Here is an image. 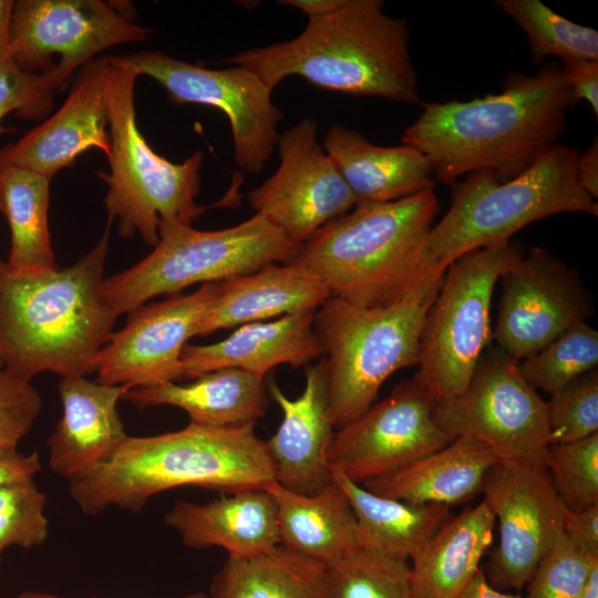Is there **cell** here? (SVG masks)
<instances>
[{"instance_id": "7a4b0ae2", "label": "cell", "mask_w": 598, "mask_h": 598, "mask_svg": "<svg viewBox=\"0 0 598 598\" xmlns=\"http://www.w3.org/2000/svg\"><path fill=\"white\" fill-rule=\"evenodd\" d=\"M109 219L96 245L64 269H17L0 259V369L30 381L96 370L118 317L104 296Z\"/></svg>"}, {"instance_id": "9a60e30c", "label": "cell", "mask_w": 598, "mask_h": 598, "mask_svg": "<svg viewBox=\"0 0 598 598\" xmlns=\"http://www.w3.org/2000/svg\"><path fill=\"white\" fill-rule=\"evenodd\" d=\"M493 338L520 361L592 315V299L576 270L540 247L518 251L502 272Z\"/></svg>"}, {"instance_id": "3957f363", "label": "cell", "mask_w": 598, "mask_h": 598, "mask_svg": "<svg viewBox=\"0 0 598 598\" xmlns=\"http://www.w3.org/2000/svg\"><path fill=\"white\" fill-rule=\"evenodd\" d=\"M439 212L434 189L357 204L319 228L289 264L318 278L332 297L360 307L436 293L446 267L431 254L427 239Z\"/></svg>"}, {"instance_id": "bcb514c9", "label": "cell", "mask_w": 598, "mask_h": 598, "mask_svg": "<svg viewBox=\"0 0 598 598\" xmlns=\"http://www.w3.org/2000/svg\"><path fill=\"white\" fill-rule=\"evenodd\" d=\"M458 598H525L520 595L505 592L493 587L486 579L483 567H480L474 578Z\"/></svg>"}, {"instance_id": "83f0119b", "label": "cell", "mask_w": 598, "mask_h": 598, "mask_svg": "<svg viewBox=\"0 0 598 598\" xmlns=\"http://www.w3.org/2000/svg\"><path fill=\"white\" fill-rule=\"evenodd\" d=\"M277 508L279 545L328 566L361 548L357 520L342 489L332 483L313 495L267 485Z\"/></svg>"}, {"instance_id": "277c9868", "label": "cell", "mask_w": 598, "mask_h": 598, "mask_svg": "<svg viewBox=\"0 0 598 598\" xmlns=\"http://www.w3.org/2000/svg\"><path fill=\"white\" fill-rule=\"evenodd\" d=\"M383 8L381 0H344L328 14L308 18L298 37L221 62L248 69L271 91L286 78L299 76L323 90L417 104L408 22Z\"/></svg>"}, {"instance_id": "ffe728a7", "label": "cell", "mask_w": 598, "mask_h": 598, "mask_svg": "<svg viewBox=\"0 0 598 598\" xmlns=\"http://www.w3.org/2000/svg\"><path fill=\"white\" fill-rule=\"evenodd\" d=\"M302 393L288 398L274 381L268 394L282 413L276 433L266 447L275 468V481L282 487L313 495L332 483L328 451L336 429L329 408L328 370L324 357L305 370Z\"/></svg>"}, {"instance_id": "7402d4cb", "label": "cell", "mask_w": 598, "mask_h": 598, "mask_svg": "<svg viewBox=\"0 0 598 598\" xmlns=\"http://www.w3.org/2000/svg\"><path fill=\"white\" fill-rule=\"evenodd\" d=\"M315 311L287 315L274 321L239 326L230 336L210 344H185L182 380L233 368L265 377L279 364L305 367L323 355L313 329Z\"/></svg>"}, {"instance_id": "6da1fadb", "label": "cell", "mask_w": 598, "mask_h": 598, "mask_svg": "<svg viewBox=\"0 0 598 598\" xmlns=\"http://www.w3.org/2000/svg\"><path fill=\"white\" fill-rule=\"evenodd\" d=\"M573 106L561 68L551 61L534 75L509 73L497 94L423 102L401 143L426 157L440 183L484 169L507 181L557 143Z\"/></svg>"}, {"instance_id": "52a82bcc", "label": "cell", "mask_w": 598, "mask_h": 598, "mask_svg": "<svg viewBox=\"0 0 598 598\" xmlns=\"http://www.w3.org/2000/svg\"><path fill=\"white\" fill-rule=\"evenodd\" d=\"M138 76L124 55H109L110 172L97 176L109 186L104 205L109 219L117 220L118 235L138 234L155 247L162 226L192 225L205 210L196 203L204 153L172 163L152 150L136 123Z\"/></svg>"}, {"instance_id": "44dd1931", "label": "cell", "mask_w": 598, "mask_h": 598, "mask_svg": "<svg viewBox=\"0 0 598 598\" xmlns=\"http://www.w3.org/2000/svg\"><path fill=\"white\" fill-rule=\"evenodd\" d=\"M127 390L84 377L62 378L58 385L62 416L47 441L53 472L70 481L106 460L121 445L127 434L117 403Z\"/></svg>"}, {"instance_id": "f6af8a7d", "label": "cell", "mask_w": 598, "mask_h": 598, "mask_svg": "<svg viewBox=\"0 0 598 598\" xmlns=\"http://www.w3.org/2000/svg\"><path fill=\"white\" fill-rule=\"evenodd\" d=\"M577 176L580 186L594 198L598 196V140L594 138L590 147L579 154Z\"/></svg>"}, {"instance_id": "d6986e66", "label": "cell", "mask_w": 598, "mask_h": 598, "mask_svg": "<svg viewBox=\"0 0 598 598\" xmlns=\"http://www.w3.org/2000/svg\"><path fill=\"white\" fill-rule=\"evenodd\" d=\"M109 55L85 63L61 107L14 143L0 146V166L52 178L90 148L110 152Z\"/></svg>"}, {"instance_id": "8fae6325", "label": "cell", "mask_w": 598, "mask_h": 598, "mask_svg": "<svg viewBox=\"0 0 598 598\" xmlns=\"http://www.w3.org/2000/svg\"><path fill=\"white\" fill-rule=\"evenodd\" d=\"M152 34L111 1L13 0L10 60L21 71L45 74L59 91L100 52L147 41Z\"/></svg>"}, {"instance_id": "e0dca14e", "label": "cell", "mask_w": 598, "mask_h": 598, "mask_svg": "<svg viewBox=\"0 0 598 598\" xmlns=\"http://www.w3.org/2000/svg\"><path fill=\"white\" fill-rule=\"evenodd\" d=\"M433 412V403L413 379L400 382L336 430L329 468L362 485L445 446L454 439L439 426Z\"/></svg>"}, {"instance_id": "e575fe53", "label": "cell", "mask_w": 598, "mask_h": 598, "mask_svg": "<svg viewBox=\"0 0 598 598\" xmlns=\"http://www.w3.org/2000/svg\"><path fill=\"white\" fill-rule=\"evenodd\" d=\"M597 364L598 332L587 322L574 324L539 352L518 361L526 382L549 394L596 370Z\"/></svg>"}, {"instance_id": "60d3db41", "label": "cell", "mask_w": 598, "mask_h": 598, "mask_svg": "<svg viewBox=\"0 0 598 598\" xmlns=\"http://www.w3.org/2000/svg\"><path fill=\"white\" fill-rule=\"evenodd\" d=\"M41 406V396L30 381L0 369V450L17 448Z\"/></svg>"}, {"instance_id": "603a6c76", "label": "cell", "mask_w": 598, "mask_h": 598, "mask_svg": "<svg viewBox=\"0 0 598 598\" xmlns=\"http://www.w3.org/2000/svg\"><path fill=\"white\" fill-rule=\"evenodd\" d=\"M329 297L328 288L310 272L292 264H271L217 282L196 336L316 311Z\"/></svg>"}, {"instance_id": "f907efd6", "label": "cell", "mask_w": 598, "mask_h": 598, "mask_svg": "<svg viewBox=\"0 0 598 598\" xmlns=\"http://www.w3.org/2000/svg\"><path fill=\"white\" fill-rule=\"evenodd\" d=\"M14 598H62L52 594L25 591Z\"/></svg>"}, {"instance_id": "7c38bea8", "label": "cell", "mask_w": 598, "mask_h": 598, "mask_svg": "<svg viewBox=\"0 0 598 598\" xmlns=\"http://www.w3.org/2000/svg\"><path fill=\"white\" fill-rule=\"evenodd\" d=\"M434 420L453 439L473 437L501 461L544 462L549 444L547 404L501 349L481 358L467 389L434 408Z\"/></svg>"}, {"instance_id": "484cf974", "label": "cell", "mask_w": 598, "mask_h": 598, "mask_svg": "<svg viewBox=\"0 0 598 598\" xmlns=\"http://www.w3.org/2000/svg\"><path fill=\"white\" fill-rule=\"evenodd\" d=\"M499 457L484 443L458 436L399 470L362 484L385 497L452 506L470 501Z\"/></svg>"}, {"instance_id": "ac0fdd59", "label": "cell", "mask_w": 598, "mask_h": 598, "mask_svg": "<svg viewBox=\"0 0 598 598\" xmlns=\"http://www.w3.org/2000/svg\"><path fill=\"white\" fill-rule=\"evenodd\" d=\"M216 283L130 311L125 326L99 353L96 382L133 389L181 381L183 349L196 336Z\"/></svg>"}, {"instance_id": "836d02e7", "label": "cell", "mask_w": 598, "mask_h": 598, "mask_svg": "<svg viewBox=\"0 0 598 598\" xmlns=\"http://www.w3.org/2000/svg\"><path fill=\"white\" fill-rule=\"evenodd\" d=\"M326 598H412L408 561L360 548L324 566Z\"/></svg>"}, {"instance_id": "d4e9b609", "label": "cell", "mask_w": 598, "mask_h": 598, "mask_svg": "<svg viewBox=\"0 0 598 598\" xmlns=\"http://www.w3.org/2000/svg\"><path fill=\"white\" fill-rule=\"evenodd\" d=\"M321 145L357 204L394 202L434 189L429 161L410 146H379L339 123L328 128Z\"/></svg>"}, {"instance_id": "5bb4252c", "label": "cell", "mask_w": 598, "mask_h": 598, "mask_svg": "<svg viewBox=\"0 0 598 598\" xmlns=\"http://www.w3.org/2000/svg\"><path fill=\"white\" fill-rule=\"evenodd\" d=\"M481 493L499 530L484 575L499 590H519L564 535L569 511L544 462L501 461L488 471Z\"/></svg>"}, {"instance_id": "ab89813d", "label": "cell", "mask_w": 598, "mask_h": 598, "mask_svg": "<svg viewBox=\"0 0 598 598\" xmlns=\"http://www.w3.org/2000/svg\"><path fill=\"white\" fill-rule=\"evenodd\" d=\"M55 92L45 74L21 71L11 61L1 64L0 134L12 131L2 123L9 113L23 120L47 117L53 109Z\"/></svg>"}, {"instance_id": "7dc6e473", "label": "cell", "mask_w": 598, "mask_h": 598, "mask_svg": "<svg viewBox=\"0 0 598 598\" xmlns=\"http://www.w3.org/2000/svg\"><path fill=\"white\" fill-rule=\"evenodd\" d=\"M344 0H282L279 3L302 11L307 18L328 14L338 9Z\"/></svg>"}, {"instance_id": "5b68a950", "label": "cell", "mask_w": 598, "mask_h": 598, "mask_svg": "<svg viewBox=\"0 0 598 598\" xmlns=\"http://www.w3.org/2000/svg\"><path fill=\"white\" fill-rule=\"evenodd\" d=\"M256 423L213 427L188 423L154 436H126L103 462L69 481L80 508L96 515L109 506L140 511L148 499L181 486L229 494L265 488L275 468Z\"/></svg>"}, {"instance_id": "f546056e", "label": "cell", "mask_w": 598, "mask_h": 598, "mask_svg": "<svg viewBox=\"0 0 598 598\" xmlns=\"http://www.w3.org/2000/svg\"><path fill=\"white\" fill-rule=\"evenodd\" d=\"M353 511L361 548L408 561L450 518V506L414 504L372 493L330 470Z\"/></svg>"}, {"instance_id": "4fadbf2b", "label": "cell", "mask_w": 598, "mask_h": 598, "mask_svg": "<svg viewBox=\"0 0 598 598\" xmlns=\"http://www.w3.org/2000/svg\"><path fill=\"white\" fill-rule=\"evenodd\" d=\"M140 75L155 80L174 104H203L228 118L235 164L246 173H260L278 140L282 111L272 91L251 71L238 65L207 69L162 51L124 55Z\"/></svg>"}, {"instance_id": "c3c4849f", "label": "cell", "mask_w": 598, "mask_h": 598, "mask_svg": "<svg viewBox=\"0 0 598 598\" xmlns=\"http://www.w3.org/2000/svg\"><path fill=\"white\" fill-rule=\"evenodd\" d=\"M13 0H0V65L11 61L9 47L10 19Z\"/></svg>"}, {"instance_id": "b9f144b4", "label": "cell", "mask_w": 598, "mask_h": 598, "mask_svg": "<svg viewBox=\"0 0 598 598\" xmlns=\"http://www.w3.org/2000/svg\"><path fill=\"white\" fill-rule=\"evenodd\" d=\"M561 73L569 89L573 103L579 100L589 103L592 113L598 116V62L566 61L563 62Z\"/></svg>"}, {"instance_id": "8992f818", "label": "cell", "mask_w": 598, "mask_h": 598, "mask_svg": "<svg viewBox=\"0 0 598 598\" xmlns=\"http://www.w3.org/2000/svg\"><path fill=\"white\" fill-rule=\"evenodd\" d=\"M578 156L577 148L556 143L511 179L487 169L468 174L430 231L431 254L447 268L470 251L511 241L535 220L560 213L598 216L596 199L579 184Z\"/></svg>"}, {"instance_id": "ee69618b", "label": "cell", "mask_w": 598, "mask_h": 598, "mask_svg": "<svg viewBox=\"0 0 598 598\" xmlns=\"http://www.w3.org/2000/svg\"><path fill=\"white\" fill-rule=\"evenodd\" d=\"M41 468L37 452L22 454L17 448L0 450V488L16 482L33 478Z\"/></svg>"}, {"instance_id": "2e32d148", "label": "cell", "mask_w": 598, "mask_h": 598, "mask_svg": "<svg viewBox=\"0 0 598 598\" xmlns=\"http://www.w3.org/2000/svg\"><path fill=\"white\" fill-rule=\"evenodd\" d=\"M279 165L248 202L290 240L302 245L319 228L355 206V198L305 117L278 136Z\"/></svg>"}, {"instance_id": "d6a6232c", "label": "cell", "mask_w": 598, "mask_h": 598, "mask_svg": "<svg viewBox=\"0 0 598 598\" xmlns=\"http://www.w3.org/2000/svg\"><path fill=\"white\" fill-rule=\"evenodd\" d=\"M495 6L527 35L534 65H540L548 55L563 62H598V32L595 29L561 17L539 0H497Z\"/></svg>"}, {"instance_id": "816d5d0a", "label": "cell", "mask_w": 598, "mask_h": 598, "mask_svg": "<svg viewBox=\"0 0 598 598\" xmlns=\"http://www.w3.org/2000/svg\"><path fill=\"white\" fill-rule=\"evenodd\" d=\"M184 598H212V597H209L207 595H204V594H200V592H197V594L188 595V596H186Z\"/></svg>"}, {"instance_id": "9c48e42d", "label": "cell", "mask_w": 598, "mask_h": 598, "mask_svg": "<svg viewBox=\"0 0 598 598\" xmlns=\"http://www.w3.org/2000/svg\"><path fill=\"white\" fill-rule=\"evenodd\" d=\"M300 247L259 214L219 230L162 226L159 240L147 257L104 280V296L121 316L154 297L176 295L195 283L219 282L271 264H289Z\"/></svg>"}, {"instance_id": "8d00e7d4", "label": "cell", "mask_w": 598, "mask_h": 598, "mask_svg": "<svg viewBox=\"0 0 598 598\" xmlns=\"http://www.w3.org/2000/svg\"><path fill=\"white\" fill-rule=\"evenodd\" d=\"M547 404L549 444L598 433V372L589 371L550 394Z\"/></svg>"}, {"instance_id": "681fc988", "label": "cell", "mask_w": 598, "mask_h": 598, "mask_svg": "<svg viewBox=\"0 0 598 598\" xmlns=\"http://www.w3.org/2000/svg\"><path fill=\"white\" fill-rule=\"evenodd\" d=\"M579 598H598V565H596Z\"/></svg>"}, {"instance_id": "cb8c5ba5", "label": "cell", "mask_w": 598, "mask_h": 598, "mask_svg": "<svg viewBox=\"0 0 598 598\" xmlns=\"http://www.w3.org/2000/svg\"><path fill=\"white\" fill-rule=\"evenodd\" d=\"M165 523L186 546H216L233 557L258 555L279 545L277 508L266 488L229 493L206 503L177 501Z\"/></svg>"}, {"instance_id": "7bdbcfd3", "label": "cell", "mask_w": 598, "mask_h": 598, "mask_svg": "<svg viewBox=\"0 0 598 598\" xmlns=\"http://www.w3.org/2000/svg\"><path fill=\"white\" fill-rule=\"evenodd\" d=\"M564 535L586 553L598 556V504L568 512Z\"/></svg>"}, {"instance_id": "d590c367", "label": "cell", "mask_w": 598, "mask_h": 598, "mask_svg": "<svg viewBox=\"0 0 598 598\" xmlns=\"http://www.w3.org/2000/svg\"><path fill=\"white\" fill-rule=\"evenodd\" d=\"M544 464L569 512L598 504V433L573 442L548 444Z\"/></svg>"}, {"instance_id": "ba28073f", "label": "cell", "mask_w": 598, "mask_h": 598, "mask_svg": "<svg viewBox=\"0 0 598 598\" xmlns=\"http://www.w3.org/2000/svg\"><path fill=\"white\" fill-rule=\"evenodd\" d=\"M436 293L375 308L331 296L315 311L336 430L363 414L394 372L417 364L424 322Z\"/></svg>"}, {"instance_id": "f35d334b", "label": "cell", "mask_w": 598, "mask_h": 598, "mask_svg": "<svg viewBox=\"0 0 598 598\" xmlns=\"http://www.w3.org/2000/svg\"><path fill=\"white\" fill-rule=\"evenodd\" d=\"M598 556L560 536L528 580L525 598H579Z\"/></svg>"}, {"instance_id": "30bf717a", "label": "cell", "mask_w": 598, "mask_h": 598, "mask_svg": "<svg viewBox=\"0 0 598 598\" xmlns=\"http://www.w3.org/2000/svg\"><path fill=\"white\" fill-rule=\"evenodd\" d=\"M518 251L508 241L470 251L446 268L426 315L413 378L434 408L458 398L472 381L493 336L495 285Z\"/></svg>"}, {"instance_id": "4316f807", "label": "cell", "mask_w": 598, "mask_h": 598, "mask_svg": "<svg viewBox=\"0 0 598 598\" xmlns=\"http://www.w3.org/2000/svg\"><path fill=\"white\" fill-rule=\"evenodd\" d=\"M265 377L240 369H219L190 383L164 382L127 390L123 399L138 409L172 405L189 416V423L228 427L256 423L268 406Z\"/></svg>"}, {"instance_id": "f1b7e54d", "label": "cell", "mask_w": 598, "mask_h": 598, "mask_svg": "<svg viewBox=\"0 0 598 598\" xmlns=\"http://www.w3.org/2000/svg\"><path fill=\"white\" fill-rule=\"evenodd\" d=\"M495 526L484 502L450 517L410 559L412 598H458L480 569Z\"/></svg>"}, {"instance_id": "4dcf8cb0", "label": "cell", "mask_w": 598, "mask_h": 598, "mask_svg": "<svg viewBox=\"0 0 598 598\" xmlns=\"http://www.w3.org/2000/svg\"><path fill=\"white\" fill-rule=\"evenodd\" d=\"M210 597L326 598L324 566L282 545L254 556H228Z\"/></svg>"}, {"instance_id": "1f68e13d", "label": "cell", "mask_w": 598, "mask_h": 598, "mask_svg": "<svg viewBox=\"0 0 598 598\" xmlns=\"http://www.w3.org/2000/svg\"><path fill=\"white\" fill-rule=\"evenodd\" d=\"M50 178L13 166H0V212L6 216L11 245L7 262L17 269L54 270L48 212Z\"/></svg>"}, {"instance_id": "74e56055", "label": "cell", "mask_w": 598, "mask_h": 598, "mask_svg": "<svg viewBox=\"0 0 598 598\" xmlns=\"http://www.w3.org/2000/svg\"><path fill=\"white\" fill-rule=\"evenodd\" d=\"M45 495L33 478L0 488V565L3 551L14 545L31 548L48 536Z\"/></svg>"}]
</instances>
